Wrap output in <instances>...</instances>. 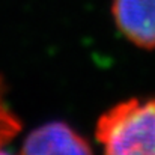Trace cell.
<instances>
[{
    "label": "cell",
    "mask_w": 155,
    "mask_h": 155,
    "mask_svg": "<svg viewBox=\"0 0 155 155\" xmlns=\"http://www.w3.org/2000/svg\"><path fill=\"white\" fill-rule=\"evenodd\" d=\"M104 155H155V98H130L105 110L97 120Z\"/></svg>",
    "instance_id": "1"
},
{
    "label": "cell",
    "mask_w": 155,
    "mask_h": 155,
    "mask_svg": "<svg viewBox=\"0 0 155 155\" xmlns=\"http://www.w3.org/2000/svg\"><path fill=\"white\" fill-rule=\"evenodd\" d=\"M20 155H94L89 142L71 125L54 120L35 128Z\"/></svg>",
    "instance_id": "2"
},
{
    "label": "cell",
    "mask_w": 155,
    "mask_h": 155,
    "mask_svg": "<svg viewBox=\"0 0 155 155\" xmlns=\"http://www.w3.org/2000/svg\"><path fill=\"white\" fill-rule=\"evenodd\" d=\"M111 14L119 32L134 45L155 48V0H113Z\"/></svg>",
    "instance_id": "3"
},
{
    "label": "cell",
    "mask_w": 155,
    "mask_h": 155,
    "mask_svg": "<svg viewBox=\"0 0 155 155\" xmlns=\"http://www.w3.org/2000/svg\"><path fill=\"white\" fill-rule=\"evenodd\" d=\"M23 125L8 103V86L0 74V149L18 136Z\"/></svg>",
    "instance_id": "4"
},
{
    "label": "cell",
    "mask_w": 155,
    "mask_h": 155,
    "mask_svg": "<svg viewBox=\"0 0 155 155\" xmlns=\"http://www.w3.org/2000/svg\"><path fill=\"white\" fill-rule=\"evenodd\" d=\"M0 155H9V154H8V152H5V151H2V149H0Z\"/></svg>",
    "instance_id": "5"
}]
</instances>
